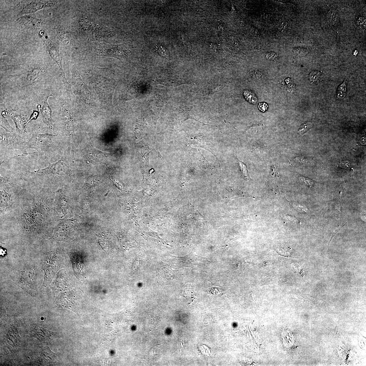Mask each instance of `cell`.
Returning a JSON list of instances; mask_svg holds the SVG:
<instances>
[{"label":"cell","instance_id":"cell-13","mask_svg":"<svg viewBox=\"0 0 366 366\" xmlns=\"http://www.w3.org/2000/svg\"><path fill=\"white\" fill-rule=\"evenodd\" d=\"M312 124L311 123H306L301 126L298 132L300 134H303L308 131L309 129L312 128Z\"/></svg>","mask_w":366,"mask_h":366},{"label":"cell","instance_id":"cell-23","mask_svg":"<svg viewBox=\"0 0 366 366\" xmlns=\"http://www.w3.org/2000/svg\"><path fill=\"white\" fill-rule=\"evenodd\" d=\"M358 51H357H357H356H356H355L354 52V55H355V56H356V55H357V54H358Z\"/></svg>","mask_w":366,"mask_h":366},{"label":"cell","instance_id":"cell-22","mask_svg":"<svg viewBox=\"0 0 366 366\" xmlns=\"http://www.w3.org/2000/svg\"><path fill=\"white\" fill-rule=\"evenodd\" d=\"M296 207H297V208L299 209H300L301 210H304V209H303V207H300V206H299V205H297V206L296 205Z\"/></svg>","mask_w":366,"mask_h":366},{"label":"cell","instance_id":"cell-7","mask_svg":"<svg viewBox=\"0 0 366 366\" xmlns=\"http://www.w3.org/2000/svg\"><path fill=\"white\" fill-rule=\"evenodd\" d=\"M53 2H32L27 5L22 11L23 14L33 13L38 10L53 5Z\"/></svg>","mask_w":366,"mask_h":366},{"label":"cell","instance_id":"cell-12","mask_svg":"<svg viewBox=\"0 0 366 366\" xmlns=\"http://www.w3.org/2000/svg\"><path fill=\"white\" fill-rule=\"evenodd\" d=\"M244 95L247 100L252 104H255L257 103V99L253 93L249 91L244 92Z\"/></svg>","mask_w":366,"mask_h":366},{"label":"cell","instance_id":"cell-2","mask_svg":"<svg viewBox=\"0 0 366 366\" xmlns=\"http://www.w3.org/2000/svg\"><path fill=\"white\" fill-rule=\"evenodd\" d=\"M43 72L42 67L38 66L32 68L25 74L19 83L18 84V89H33L36 86H39V80L42 79Z\"/></svg>","mask_w":366,"mask_h":366},{"label":"cell","instance_id":"cell-11","mask_svg":"<svg viewBox=\"0 0 366 366\" xmlns=\"http://www.w3.org/2000/svg\"><path fill=\"white\" fill-rule=\"evenodd\" d=\"M346 86L345 82L341 85L337 92V97L340 99H342L345 98L346 96Z\"/></svg>","mask_w":366,"mask_h":366},{"label":"cell","instance_id":"cell-15","mask_svg":"<svg viewBox=\"0 0 366 366\" xmlns=\"http://www.w3.org/2000/svg\"><path fill=\"white\" fill-rule=\"evenodd\" d=\"M241 169L242 171L244 176L247 179L249 178V176L248 174V170L247 166L243 162L239 160Z\"/></svg>","mask_w":366,"mask_h":366},{"label":"cell","instance_id":"cell-8","mask_svg":"<svg viewBox=\"0 0 366 366\" xmlns=\"http://www.w3.org/2000/svg\"><path fill=\"white\" fill-rule=\"evenodd\" d=\"M39 361L43 364L53 363L54 354L48 347H42L41 348L39 352Z\"/></svg>","mask_w":366,"mask_h":366},{"label":"cell","instance_id":"cell-17","mask_svg":"<svg viewBox=\"0 0 366 366\" xmlns=\"http://www.w3.org/2000/svg\"><path fill=\"white\" fill-rule=\"evenodd\" d=\"M320 76V73L318 71H314L310 74V79L313 82H316Z\"/></svg>","mask_w":366,"mask_h":366},{"label":"cell","instance_id":"cell-18","mask_svg":"<svg viewBox=\"0 0 366 366\" xmlns=\"http://www.w3.org/2000/svg\"><path fill=\"white\" fill-rule=\"evenodd\" d=\"M1 121L2 122L1 125H2V127H4V128L7 130L8 131L11 132L12 131L11 127L9 126L7 122V120H5L4 119L3 120L2 119H1Z\"/></svg>","mask_w":366,"mask_h":366},{"label":"cell","instance_id":"cell-21","mask_svg":"<svg viewBox=\"0 0 366 366\" xmlns=\"http://www.w3.org/2000/svg\"><path fill=\"white\" fill-rule=\"evenodd\" d=\"M157 152H158V156H159V157L160 158L161 160H162V155H161V154L160 153V152H159V149L157 150Z\"/></svg>","mask_w":366,"mask_h":366},{"label":"cell","instance_id":"cell-19","mask_svg":"<svg viewBox=\"0 0 366 366\" xmlns=\"http://www.w3.org/2000/svg\"><path fill=\"white\" fill-rule=\"evenodd\" d=\"M268 107V104L265 103V102L260 103L258 105L259 109L263 112H265L267 110Z\"/></svg>","mask_w":366,"mask_h":366},{"label":"cell","instance_id":"cell-14","mask_svg":"<svg viewBox=\"0 0 366 366\" xmlns=\"http://www.w3.org/2000/svg\"><path fill=\"white\" fill-rule=\"evenodd\" d=\"M156 49L161 56L166 57L167 55L168 56V51L166 48L162 46H156Z\"/></svg>","mask_w":366,"mask_h":366},{"label":"cell","instance_id":"cell-1","mask_svg":"<svg viewBox=\"0 0 366 366\" xmlns=\"http://www.w3.org/2000/svg\"><path fill=\"white\" fill-rule=\"evenodd\" d=\"M35 269L31 266H26L18 271L14 277L15 283L32 296L37 293Z\"/></svg>","mask_w":366,"mask_h":366},{"label":"cell","instance_id":"cell-3","mask_svg":"<svg viewBox=\"0 0 366 366\" xmlns=\"http://www.w3.org/2000/svg\"><path fill=\"white\" fill-rule=\"evenodd\" d=\"M59 261L56 254L49 256L45 260L43 266L45 276L43 286H46L51 283L60 268Z\"/></svg>","mask_w":366,"mask_h":366},{"label":"cell","instance_id":"cell-16","mask_svg":"<svg viewBox=\"0 0 366 366\" xmlns=\"http://www.w3.org/2000/svg\"><path fill=\"white\" fill-rule=\"evenodd\" d=\"M299 180L300 182L305 183L309 187H311L312 186L314 185V182L312 179L305 177H300Z\"/></svg>","mask_w":366,"mask_h":366},{"label":"cell","instance_id":"cell-20","mask_svg":"<svg viewBox=\"0 0 366 366\" xmlns=\"http://www.w3.org/2000/svg\"><path fill=\"white\" fill-rule=\"evenodd\" d=\"M5 249H3L2 247H1V255L2 256H4L6 254V250H4Z\"/></svg>","mask_w":366,"mask_h":366},{"label":"cell","instance_id":"cell-5","mask_svg":"<svg viewBox=\"0 0 366 366\" xmlns=\"http://www.w3.org/2000/svg\"><path fill=\"white\" fill-rule=\"evenodd\" d=\"M34 337L40 341H48L53 339L55 334L53 332L45 329L42 328L33 326L30 331Z\"/></svg>","mask_w":366,"mask_h":366},{"label":"cell","instance_id":"cell-4","mask_svg":"<svg viewBox=\"0 0 366 366\" xmlns=\"http://www.w3.org/2000/svg\"><path fill=\"white\" fill-rule=\"evenodd\" d=\"M39 35L44 42L51 57L57 63L60 68V74L64 73L59 53L54 43L44 31H40Z\"/></svg>","mask_w":366,"mask_h":366},{"label":"cell","instance_id":"cell-6","mask_svg":"<svg viewBox=\"0 0 366 366\" xmlns=\"http://www.w3.org/2000/svg\"><path fill=\"white\" fill-rule=\"evenodd\" d=\"M52 95L46 96L43 101L41 109L42 120L46 125L51 126L52 125L53 120L52 117V110L48 103V99Z\"/></svg>","mask_w":366,"mask_h":366},{"label":"cell","instance_id":"cell-10","mask_svg":"<svg viewBox=\"0 0 366 366\" xmlns=\"http://www.w3.org/2000/svg\"><path fill=\"white\" fill-rule=\"evenodd\" d=\"M11 117L13 119L16 125L18 131H22L24 129V125L23 117L20 115L16 113H12L11 114Z\"/></svg>","mask_w":366,"mask_h":366},{"label":"cell","instance_id":"cell-9","mask_svg":"<svg viewBox=\"0 0 366 366\" xmlns=\"http://www.w3.org/2000/svg\"><path fill=\"white\" fill-rule=\"evenodd\" d=\"M18 20L21 23L33 25L37 24H40L41 22V20L34 16L33 15H25L23 17H20Z\"/></svg>","mask_w":366,"mask_h":366}]
</instances>
